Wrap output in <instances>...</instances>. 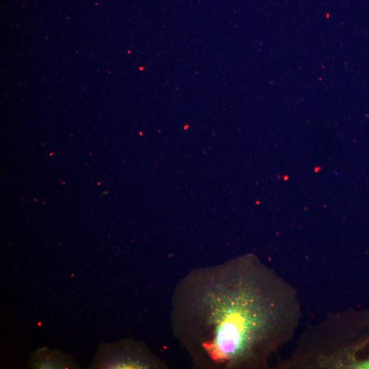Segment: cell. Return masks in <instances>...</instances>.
Listing matches in <instances>:
<instances>
[{
  "mask_svg": "<svg viewBox=\"0 0 369 369\" xmlns=\"http://www.w3.org/2000/svg\"><path fill=\"white\" fill-rule=\"evenodd\" d=\"M298 313L289 286L246 254L186 275L172 295L171 325L196 368H261Z\"/></svg>",
  "mask_w": 369,
  "mask_h": 369,
  "instance_id": "cell-1",
  "label": "cell"
},
{
  "mask_svg": "<svg viewBox=\"0 0 369 369\" xmlns=\"http://www.w3.org/2000/svg\"><path fill=\"white\" fill-rule=\"evenodd\" d=\"M91 368L164 369L167 366L146 345L128 339L101 346Z\"/></svg>",
  "mask_w": 369,
  "mask_h": 369,
  "instance_id": "cell-2",
  "label": "cell"
},
{
  "mask_svg": "<svg viewBox=\"0 0 369 369\" xmlns=\"http://www.w3.org/2000/svg\"><path fill=\"white\" fill-rule=\"evenodd\" d=\"M31 368H79L72 357L58 351L46 348L37 350L29 360Z\"/></svg>",
  "mask_w": 369,
  "mask_h": 369,
  "instance_id": "cell-3",
  "label": "cell"
},
{
  "mask_svg": "<svg viewBox=\"0 0 369 369\" xmlns=\"http://www.w3.org/2000/svg\"><path fill=\"white\" fill-rule=\"evenodd\" d=\"M348 368H359V369H369V357L365 360L361 361H355L350 364Z\"/></svg>",
  "mask_w": 369,
  "mask_h": 369,
  "instance_id": "cell-4",
  "label": "cell"
}]
</instances>
